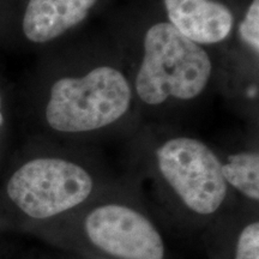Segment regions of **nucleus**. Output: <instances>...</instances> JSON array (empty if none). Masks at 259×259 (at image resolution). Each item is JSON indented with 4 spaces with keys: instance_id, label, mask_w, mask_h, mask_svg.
<instances>
[{
    "instance_id": "nucleus-4",
    "label": "nucleus",
    "mask_w": 259,
    "mask_h": 259,
    "mask_svg": "<svg viewBox=\"0 0 259 259\" xmlns=\"http://www.w3.org/2000/svg\"><path fill=\"white\" fill-rule=\"evenodd\" d=\"M135 102L130 73L120 64L99 61L52 83L45 119L58 134L83 137L120 125Z\"/></svg>"
},
{
    "instance_id": "nucleus-1",
    "label": "nucleus",
    "mask_w": 259,
    "mask_h": 259,
    "mask_svg": "<svg viewBox=\"0 0 259 259\" xmlns=\"http://www.w3.org/2000/svg\"><path fill=\"white\" fill-rule=\"evenodd\" d=\"M143 163L162 212L180 231L203 233L238 205L223 180L219 153L203 139L162 136L147 149Z\"/></svg>"
},
{
    "instance_id": "nucleus-7",
    "label": "nucleus",
    "mask_w": 259,
    "mask_h": 259,
    "mask_svg": "<svg viewBox=\"0 0 259 259\" xmlns=\"http://www.w3.org/2000/svg\"><path fill=\"white\" fill-rule=\"evenodd\" d=\"M202 238L208 259H259L258 210L238 204Z\"/></svg>"
},
{
    "instance_id": "nucleus-8",
    "label": "nucleus",
    "mask_w": 259,
    "mask_h": 259,
    "mask_svg": "<svg viewBox=\"0 0 259 259\" xmlns=\"http://www.w3.org/2000/svg\"><path fill=\"white\" fill-rule=\"evenodd\" d=\"M97 0H29L22 30L32 44L53 42L79 27Z\"/></svg>"
},
{
    "instance_id": "nucleus-5",
    "label": "nucleus",
    "mask_w": 259,
    "mask_h": 259,
    "mask_svg": "<svg viewBox=\"0 0 259 259\" xmlns=\"http://www.w3.org/2000/svg\"><path fill=\"white\" fill-rule=\"evenodd\" d=\"M112 183L88 158L50 155L19 166L6 183V196L25 218L52 223L77 211Z\"/></svg>"
},
{
    "instance_id": "nucleus-2",
    "label": "nucleus",
    "mask_w": 259,
    "mask_h": 259,
    "mask_svg": "<svg viewBox=\"0 0 259 259\" xmlns=\"http://www.w3.org/2000/svg\"><path fill=\"white\" fill-rule=\"evenodd\" d=\"M61 250L106 259H173L160 226L135 187L113 183L88 204L48 223Z\"/></svg>"
},
{
    "instance_id": "nucleus-6",
    "label": "nucleus",
    "mask_w": 259,
    "mask_h": 259,
    "mask_svg": "<svg viewBox=\"0 0 259 259\" xmlns=\"http://www.w3.org/2000/svg\"><path fill=\"white\" fill-rule=\"evenodd\" d=\"M167 22L199 46L209 48L233 37L235 17L219 0H163Z\"/></svg>"
},
{
    "instance_id": "nucleus-10",
    "label": "nucleus",
    "mask_w": 259,
    "mask_h": 259,
    "mask_svg": "<svg viewBox=\"0 0 259 259\" xmlns=\"http://www.w3.org/2000/svg\"><path fill=\"white\" fill-rule=\"evenodd\" d=\"M233 37L241 45L252 59L258 61L259 57V0H252L244 16L235 24Z\"/></svg>"
},
{
    "instance_id": "nucleus-9",
    "label": "nucleus",
    "mask_w": 259,
    "mask_h": 259,
    "mask_svg": "<svg viewBox=\"0 0 259 259\" xmlns=\"http://www.w3.org/2000/svg\"><path fill=\"white\" fill-rule=\"evenodd\" d=\"M221 173L236 203L258 210L259 204V151L257 147H246L219 153Z\"/></svg>"
},
{
    "instance_id": "nucleus-3",
    "label": "nucleus",
    "mask_w": 259,
    "mask_h": 259,
    "mask_svg": "<svg viewBox=\"0 0 259 259\" xmlns=\"http://www.w3.org/2000/svg\"><path fill=\"white\" fill-rule=\"evenodd\" d=\"M215 76L208 48L160 21L142 34L139 58L130 78L136 102L162 109L196 102L210 89Z\"/></svg>"
},
{
    "instance_id": "nucleus-11",
    "label": "nucleus",
    "mask_w": 259,
    "mask_h": 259,
    "mask_svg": "<svg viewBox=\"0 0 259 259\" xmlns=\"http://www.w3.org/2000/svg\"><path fill=\"white\" fill-rule=\"evenodd\" d=\"M65 259H106V258H99V257H88V255H79V254H74V253H69L67 252L66 257H64Z\"/></svg>"
},
{
    "instance_id": "nucleus-12",
    "label": "nucleus",
    "mask_w": 259,
    "mask_h": 259,
    "mask_svg": "<svg viewBox=\"0 0 259 259\" xmlns=\"http://www.w3.org/2000/svg\"><path fill=\"white\" fill-rule=\"evenodd\" d=\"M3 125H4V114H3V100L2 95H0V130H2Z\"/></svg>"
}]
</instances>
